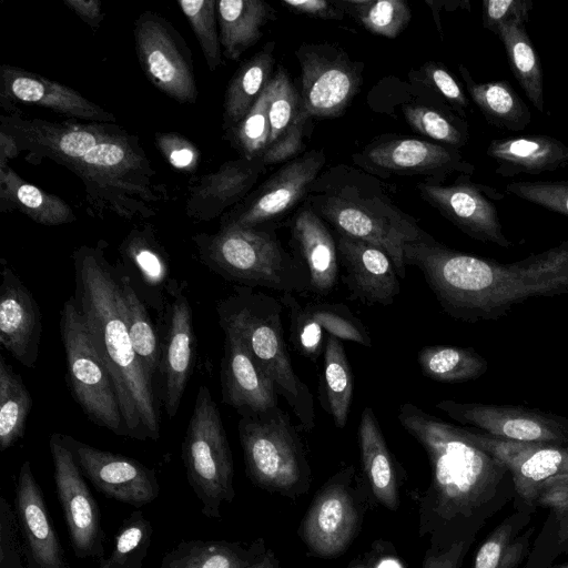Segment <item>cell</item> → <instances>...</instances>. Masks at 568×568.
<instances>
[{"label": "cell", "mask_w": 568, "mask_h": 568, "mask_svg": "<svg viewBox=\"0 0 568 568\" xmlns=\"http://www.w3.org/2000/svg\"><path fill=\"white\" fill-rule=\"evenodd\" d=\"M201 263L225 281L245 287L303 293L310 276L272 226H220L192 236Z\"/></svg>", "instance_id": "7"}, {"label": "cell", "mask_w": 568, "mask_h": 568, "mask_svg": "<svg viewBox=\"0 0 568 568\" xmlns=\"http://www.w3.org/2000/svg\"><path fill=\"white\" fill-rule=\"evenodd\" d=\"M413 79L430 90L445 102L458 116L465 119L469 101L462 85L442 63L428 61L418 71H413Z\"/></svg>", "instance_id": "50"}, {"label": "cell", "mask_w": 568, "mask_h": 568, "mask_svg": "<svg viewBox=\"0 0 568 568\" xmlns=\"http://www.w3.org/2000/svg\"><path fill=\"white\" fill-rule=\"evenodd\" d=\"M105 246L100 241L73 251V298L112 378L128 437L158 440L161 416L153 382L133 348L119 300L118 273L105 256Z\"/></svg>", "instance_id": "3"}, {"label": "cell", "mask_w": 568, "mask_h": 568, "mask_svg": "<svg viewBox=\"0 0 568 568\" xmlns=\"http://www.w3.org/2000/svg\"><path fill=\"white\" fill-rule=\"evenodd\" d=\"M84 477L108 498L141 507L156 499L160 485L153 469L128 456L93 447L60 434Z\"/></svg>", "instance_id": "19"}, {"label": "cell", "mask_w": 568, "mask_h": 568, "mask_svg": "<svg viewBox=\"0 0 568 568\" xmlns=\"http://www.w3.org/2000/svg\"><path fill=\"white\" fill-rule=\"evenodd\" d=\"M408 125L417 133L454 149L465 146L469 140L468 123L449 106H428L406 103L402 106Z\"/></svg>", "instance_id": "43"}, {"label": "cell", "mask_w": 568, "mask_h": 568, "mask_svg": "<svg viewBox=\"0 0 568 568\" xmlns=\"http://www.w3.org/2000/svg\"><path fill=\"white\" fill-rule=\"evenodd\" d=\"M511 72L528 100L544 112V74L539 57L526 30V22L511 20L498 28Z\"/></svg>", "instance_id": "37"}, {"label": "cell", "mask_w": 568, "mask_h": 568, "mask_svg": "<svg viewBox=\"0 0 568 568\" xmlns=\"http://www.w3.org/2000/svg\"><path fill=\"white\" fill-rule=\"evenodd\" d=\"M323 371L320 379V402L337 428H344L353 399L352 368L343 341L327 336L324 347Z\"/></svg>", "instance_id": "38"}, {"label": "cell", "mask_w": 568, "mask_h": 568, "mask_svg": "<svg viewBox=\"0 0 568 568\" xmlns=\"http://www.w3.org/2000/svg\"><path fill=\"white\" fill-rule=\"evenodd\" d=\"M59 327L73 398L92 423L128 437L112 378L92 343L73 296L62 305Z\"/></svg>", "instance_id": "10"}, {"label": "cell", "mask_w": 568, "mask_h": 568, "mask_svg": "<svg viewBox=\"0 0 568 568\" xmlns=\"http://www.w3.org/2000/svg\"><path fill=\"white\" fill-rule=\"evenodd\" d=\"M155 145L165 161L175 170L192 173L200 162V151L189 139L176 132H159Z\"/></svg>", "instance_id": "54"}, {"label": "cell", "mask_w": 568, "mask_h": 568, "mask_svg": "<svg viewBox=\"0 0 568 568\" xmlns=\"http://www.w3.org/2000/svg\"><path fill=\"white\" fill-rule=\"evenodd\" d=\"M267 548L263 538L250 544L229 540H183L168 551L160 568H247Z\"/></svg>", "instance_id": "32"}, {"label": "cell", "mask_w": 568, "mask_h": 568, "mask_svg": "<svg viewBox=\"0 0 568 568\" xmlns=\"http://www.w3.org/2000/svg\"><path fill=\"white\" fill-rule=\"evenodd\" d=\"M153 526L141 510L131 513L114 536L111 554L97 568H143L152 544Z\"/></svg>", "instance_id": "46"}, {"label": "cell", "mask_w": 568, "mask_h": 568, "mask_svg": "<svg viewBox=\"0 0 568 568\" xmlns=\"http://www.w3.org/2000/svg\"><path fill=\"white\" fill-rule=\"evenodd\" d=\"M83 22L97 30L104 20L100 0H62Z\"/></svg>", "instance_id": "60"}, {"label": "cell", "mask_w": 568, "mask_h": 568, "mask_svg": "<svg viewBox=\"0 0 568 568\" xmlns=\"http://www.w3.org/2000/svg\"><path fill=\"white\" fill-rule=\"evenodd\" d=\"M65 169L82 181L87 203L97 215L150 219L168 199L166 189L154 182L155 172L139 138L115 123Z\"/></svg>", "instance_id": "5"}, {"label": "cell", "mask_w": 568, "mask_h": 568, "mask_svg": "<svg viewBox=\"0 0 568 568\" xmlns=\"http://www.w3.org/2000/svg\"><path fill=\"white\" fill-rule=\"evenodd\" d=\"M268 84L248 113L225 135L240 158L255 159L265 153L270 144Z\"/></svg>", "instance_id": "47"}, {"label": "cell", "mask_w": 568, "mask_h": 568, "mask_svg": "<svg viewBox=\"0 0 568 568\" xmlns=\"http://www.w3.org/2000/svg\"><path fill=\"white\" fill-rule=\"evenodd\" d=\"M310 118L303 108L295 124L263 154L262 158L266 166L285 163L300 155L304 149L303 136Z\"/></svg>", "instance_id": "56"}, {"label": "cell", "mask_w": 568, "mask_h": 568, "mask_svg": "<svg viewBox=\"0 0 568 568\" xmlns=\"http://www.w3.org/2000/svg\"><path fill=\"white\" fill-rule=\"evenodd\" d=\"M13 210L47 226L77 221L73 210L64 200L24 181L7 164L0 166V212Z\"/></svg>", "instance_id": "34"}, {"label": "cell", "mask_w": 568, "mask_h": 568, "mask_svg": "<svg viewBox=\"0 0 568 568\" xmlns=\"http://www.w3.org/2000/svg\"><path fill=\"white\" fill-rule=\"evenodd\" d=\"M324 150L305 151L283 163L267 180L242 202L221 216L220 226H272L287 215L301 201L324 170Z\"/></svg>", "instance_id": "14"}, {"label": "cell", "mask_w": 568, "mask_h": 568, "mask_svg": "<svg viewBox=\"0 0 568 568\" xmlns=\"http://www.w3.org/2000/svg\"><path fill=\"white\" fill-rule=\"evenodd\" d=\"M406 266H416L439 305L466 322L497 321L535 297L568 293V240L513 263L456 251L432 235L406 243Z\"/></svg>", "instance_id": "2"}, {"label": "cell", "mask_w": 568, "mask_h": 568, "mask_svg": "<svg viewBox=\"0 0 568 568\" xmlns=\"http://www.w3.org/2000/svg\"><path fill=\"white\" fill-rule=\"evenodd\" d=\"M527 513L504 519L478 548L471 568H517L529 550L531 529L524 527Z\"/></svg>", "instance_id": "40"}, {"label": "cell", "mask_w": 568, "mask_h": 568, "mask_svg": "<svg viewBox=\"0 0 568 568\" xmlns=\"http://www.w3.org/2000/svg\"><path fill=\"white\" fill-rule=\"evenodd\" d=\"M419 196L469 237L507 248L513 243L503 232L498 207L505 194L460 174L455 182L425 179L416 184Z\"/></svg>", "instance_id": "16"}, {"label": "cell", "mask_w": 568, "mask_h": 568, "mask_svg": "<svg viewBox=\"0 0 568 568\" xmlns=\"http://www.w3.org/2000/svg\"><path fill=\"white\" fill-rule=\"evenodd\" d=\"M355 166L377 176L422 175L444 182L450 174L471 175L475 165L457 149L436 142L383 135L352 155Z\"/></svg>", "instance_id": "15"}, {"label": "cell", "mask_w": 568, "mask_h": 568, "mask_svg": "<svg viewBox=\"0 0 568 568\" xmlns=\"http://www.w3.org/2000/svg\"><path fill=\"white\" fill-rule=\"evenodd\" d=\"M280 302L288 311L290 341L303 357L316 362L324 353L327 336L372 346L368 331L344 304L310 302L302 304L293 293H283Z\"/></svg>", "instance_id": "21"}, {"label": "cell", "mask_w": 568, "mask_h": 568, "mask_svg": "<svg viewBox=\"0 0 568 568\" xmlns=\"http://www.w3.org/2000/svg\"><path fill=\"white\" fill-rule=\"evenodd\" d=\"M245 471L257 487L297 498L308 491L311 468L300 435L278 406L237 424Z\"/></svg>", "instance_id": "8"}, {"label": "cell", "mask_w": 568, "mask_h": 568, "mask_svg": "<svg viewBox=\"0 0 568 568\" xmlns=\"http://www.w3.org/2000/svg\"><path fill=\"white\" fill-rule=\"evenodd\" d=\"M280 300L255 288L235 285L216 304L219 324L235 333L273 382L296 416L301 427H315V408L308 386L294 372L284 338Z\"/></svg>", "instance_id": "6"}, {"label": "cell", "mask_w": 568, "mask_h": 568, "mask_svg": "<svg viewBox=\"0 0 568 568\" xmlns=\"http://www.w3.org/2000/svg\"><path fill=\"white\" fill-rule=\"evenodd\" d=\"M134 43L140 67L148 80L169 98L194 104L199 97L192 52L164 17L142 12L134 21Z\"/></svg>", "instance_id": "12"}, {"label": "cell", "mask_w": 568, "mask_h": 568, "mask_svg": "<svg viewBox=\"0 0 568 568\" xmlns=\"http://www.w3.org/2000/svg\"><path fill=\"white\" fill-rule=\"evenodd\" d=\"M342 276L353 300L388 306L399 294V276L390 257L365 241L335 233Z\"/></svg>", "instance_id": "25"}, {"label": "cell", "mask_w": 568, "mask_h": 568, "mask_svg": "<svg viewBox=\"0 0 568 568\" xmlns=\"http://www.w3.org/2000/svg\"><path fill=\"white\" fill-rule=\"evenodd\" d=\"M486 154L496 163L495 172L503 178L520 173L537 175L568 164V146L546 134L494 139Z\"/></svg>", "instance_id": "30"}, {"label": "cell", "mask_w": 568, "mask_h": 568, "mask_svg": "<svg viewBox=\"0 0 568 568\" xmlns=\"http://www.w3.org/2000/svg\"><path fill=\"white\" fill-rule=\"evenodd\" d=\"M118 273V272H116ZM119 300L135 354L150 381L160 369L162 346L130 277L118 273Z\"/></svg>", "instance_id": "39"}, {"label": "cell", "mask_w": 568, "mask_h": 568, "mask_svg": "<svg viewBox=\"0 0 568 568\" xmlns=\"http://www.w3.org/2000/svg\"><path fill=\"white\" fill-rule=\"evenodd\" d=\"M397 418L425 449L432 469L430 485L419 501V536L437 547L475 537L505 500L500 489L509 471L475 445L463 427L412 403L399 406Z\"/></svg>", "instance_id": "1"}, {"label": "cell", "mask_w": 568, "mask_h": 568, "mask_svg": "<svg viewBox=\"0 0 568 568\" xmlns=\"http://www.w3.org/2000/svg\"><path fill=\"white\" fill-rule=\"evenodd\" d=\"M263 158H239L216 171L200 176L190 186L186 215L195 222H210L242 202L266 171Z\"/></svg>", "instance_id": "27"}, {"label": "cell", "mask_w": 568, "mask_h": 568, "mask_svg": "<svg viewBox=\"0 0 568 568\" xmlns=\"http://www.w3.org/2000/svg\"><path fill=\"white\" fill-rule=\"evenodd\" d=\"M458 70L471 101L490 125L519 132L530 124L528 105L508 81L477 82L464 64Z\"/></svg>", "instance_id": "35"}, {"label": "cell", "mask_w": 568, "mask_h": 568, "mask_svg": "<svg viewBox=\"0 0 568 568\" xmlns=\"http://www.w3.org/2000/svg\"><path fill=\"white\" fill-rule=\"evenodd\" d=\"M179 6L187 19L210 71L222 63L216 0H182Z\"/></svg>", "instance_id": "49"}, {"label": "cell", "mask_w": 568, "mask_h": 568, "mask_svg": "<svg viewBox=\"0 0 568 568\" xmlns=\"http://www.w3.org/2000/svg\"><path fill=\"white\" fill-rule=\"evenodd\" d=\"M295 55L301 67L302 105L311 118H336L359 92L363 65L333 43H303Z\"/></svg>", "instance_id": "13"}, {"label": "cell", "mask_w": 568, "mask_h": 568, "mask_svg": "<svg viewBox=\"0 0 568 568\" xmlns=\"http://www.w3.org/2000/svg\"><path fill=\"white\" fill-rule=\"evenodd\" d=\"M14 508L0 496V568H27Z\"/></svg>", "instance_id": "53"}, {"label": "cell", "mask_w": 568, "mask_h": 568, "mask_svg": "<svg viewBox=\"0 0 568 568\" xmlns=\"http://www.w3.org/2000/svg\"><path fill=\"white\" fill-rule=\"evenodd\" d=\"M435 407L453 420L498 439L568 445V419L539 409L453 399L439 400Z\"/></svg>", "instance_id": "17"}, {"label": "cell", "mask_w": 568, "mask_h": 568, "mask_svg": "<svg viewBox=\"0 0 568 568\" xmlns=\"http://www.w3.org/2000/svg\"><path fill=\"white\" fill-rule=\"evenodd\" d=\"M364 477V476H363ZM347 466L333 475L316 493L305 513L298 536L316 557L332 558L345 552L359 532L366 509L365 478Z\"/></svg>", "instance_id": "11"}, {"label": "cell", "mask_w": 568, "mask_h": 568, "mask_svg": "<svg viewBox=\"0 0 568 568\" xmlns=\"http://www.w3.org/2000/svg\"><path fill=\"white\" fill-rule=\"evenodd\" d=\"M463 428L475 445L505 465L515 491L527 506L536 505L545 483L568 475V445L503 440L470 427Z\"/></svg>", "instance_id": "20"}, {"label": "cell", "mask_w": 568, "mask_h": 568, "mask_svg": "<svg viewBox=\"0 0 568 568\" xmlns=\"http://www.w3.org/2000/svg\"><path fill=\"white\" fill-rule=\"evenodd\" d=\"M55 490L77 558H104L101 511L60 434L50 436Z\"/></svg>", "instance_id": "18"}, {"label": "cell", "mask_w": 568, "mask_h": 568, "mask_svg": "<svg viewBox=\"0 0 568 568\" xmlns=\"http://www.w3.org/2000/svg\"><path fill=\"white\" fill-rule=\"evenodd\" d=\"M551 568H568V561Z\"/></svg>", "instance_id": "63"}, {"label": "cell", "mask_w": 568, "mask_h": 568, "mask_svg": "<svg viewBox=\"0 0 568 568\" xmlns=\"http://www.w3.org/2000/svg\"><path fill=\"white\" fill-rule=\"evenodd\" d=\"M13 508L21 535L26 567L68 568L64 549L29 460H24L19 470Z\"/></svg>", "instance_id": "24"}, {"label": "cell", "mask_w": 568, "mask_h": 568, "mask_svg": "<svg viewBox=\"0 0 568 568\" xmlns=\"http://www.w3.org/2000/svg\"><path fill=\"white\" fill-rule=\"evenodd\" d=\"M274 42H268L235 71L224 94V132L234 128L262 95L274 75Z\"/></svg>", "instance_id": "36"}, {"label": "cell", "mask_w": 568, "mask_h": 568, "mask_svg": "<svg viewBox=\"0 0 568 568\" xmlns=\"http://www.w3.org/2000/svg\"><path fill=\"white\" fill-rule=\"evenodd\" d=\"M184 286V282L179 285L175 281L166 286L171 303L159 371L161 399L169 418H173L180 408L196 356L192 310Z\"/></svg>", "instance_id": "22"}, {"label": "cell", "mask_w": 568, "mask_h": 568, "mask_svg": "<svg viewBox=\"0 0 568 568\" xmlns=\"http://www.w3.org/2000/svg\"><path fill=\"white\" fill-rule=\"evenodd\" d=\"M120 251L123 258L138 271L148 287L161 288L168 282L169 258L152 227L131 230L122 241Z\"/></svg>", "instance_id": "44"}, {"label": "cell", "mask_w": 568, "mask_h": 568, "mask_svg": "<svg viewBox=\"0 0 568 568\" xmlns=\"http://www.w3.org/2000/svg\"><path fill=\"white\" fill-rule=\"evenodd\" d=\"M270 144L277 142L295 124L303 111L300 92L295 89L287 71L278 67L268 83ZM268 149V148H267Z\"/></svg>", "instance_id": "48"}, {"label": "cell", "mask_w": 568, "mask_h": 568, "mask_svg": "<svg viewBox=\"0 0 568 568\" xmlns=\"http://www.w3.org/2000/svg\"><path fill=\"white\" fill-rule=\"evenodd\" d=\"M216 14L223 55L236 61L262 37L275 19L274 8L264 0H217Z\"/></svg>", "instance_id": "33"}, {"label": "cell", "mask_w": 568, "mask_h": 568, "mask_svg": "<svg viewBox=\"0 0 568 568\" xmlns=\"http://www.w3.org/2000/svg\"><path fill=\"white\" fill-rule=\"evenodd\" d=\"M383 181L357 166L336 164L323 170L304 204L335 233L383 250L400 280L406 276L404 246L427 237L415 217L399 209Z\"/></svg>", "instance_id": "4"}, {"label": "cell", "mask_w": 568, "mask_h": 568, "mask_svg": "<svg viewBox=\"0 0 568 568\" xmlns=\"http://www.w3.org/2000/svg\"><path fill=\"white\" fill-rule=\"evenodd\" d=\"M0 275V344L20 364L33 368L42 333L39 305L4 258Z\"/></svg>", "instance_id": "26"}, {"label": "cell", "mask_w": 568, "mask_h": 568, "mask_svg": "<svg viewBox=\"0 0 568 568\" xmlns=\"http://www.w3.org/2000/svg\"><path fill=\"white\" fill-rule=\"evenodd\" d=\"M290 246L308 273V291L317 296L334 291L339 262L336 240L327 223L305 204L291 220Z\"/></svg>", "instance_id": "29"}, {"label": "cell", "mask_w": 568, "mask_h": 568, "mask_svg": "<svg viewBox=\"0 0 568 568\" xmlns=\"http://www.w3.org/2000/svg\"><path fill=\"white\" fill-rule=\"evenodd\" d=\"M181 456L201 513L220 518L221 507L235 497L234 465L219 407L205 385L197 389Z\"/></svg>", "instance_id": "9"}, {"label": "cell", "mask_w": 568, "mask_h": 568, "mask_svg": "<svg viewBox=\"0 0 568 568\" xmlns=\"http://www.w3.org/2000/svg\"><path fill=\"white\" fill-rule=\"evenodd\" d=\"M358 445L363 476L373 497L386 509L397 510L399 493L395 463L374 410L368 406L361 414Z\"/></svg>", "instance_id": "31"}, {"label": "cell", "mask_w": 568, "mask_h": 568, "mask_svg": "<svg viewBox=\"0 0 568 568\" xmlns=\"http://www.w3.org/2000/svg\"><path fill=\"white\" fill-rule=\"evenodd\" d=\"M508 194L568 216V180L564 181H518L505 187Z\"/></svg>", "instance_id": "52"}, {"label": "cell", "mask_w": 568, "mask_h": 568, "mask_svg": "<svg viewBox=\"0 0 568 568\" xmlns=\"http://www.w3.org/2000/svg\"><path fill=\"white\" fill-rule=\"evenodd\" d=\"M422 373L440 383H463L479 378L488 369V362L470 347L425 346L418 351Z\"/></svg>", "instance_id": "41"}, {"label": "cell", "mask_w": 568, "mask_h": 568, "mask_svg": "<svg viewBox=\"0 0 568 568\" xmlns=\"http://www.w3.org/2000/svg\"><path fill=\"white\" fill-rule=\"evenodd\" d=\"M474 539L463 538L445 547L429 545L422 568H459Z\"/></svg>", "instance_id": "57"}, {"label": "cell", "mask_w": 568, "mask_h": 568, "mask_svg": "<svg viewBox=\"0 0 568 568\" xmlns=\"http://www.w3.org/2000/svg\"><path fill=\"white\" fill-rule=\"evenodd\" d=\"M0 103L9 110L14 103L49 109L67 118L88 122L115 123L116 116L74 89L20 67H0Z\"/></svg>", "instance_id": "23"}, {"label": "cell", "mask_w": 568, "mask_h": 568, "mask_svg": "<svg viewBox=\"0 0 568 568\" xmlns=\"http://www.w3.org/2000/svg\"><path fill=\"white\" fill-rule=\"evenodd\" d=\"M536 504L549 509L552 515L555 550L568 554V475L545 483Z\"/></svg>", "instance_id": "51"}, {"label": "cell", "mask_w": 568, "mask_h": 568, "mask_svg": "<svg viewBox=\"0 0 568 568\" xmlns=\"http://www.w3.org/2000/svg\"><path fill=\"white\" fill-rule=\"evenodd\" d=\"M20 154L14 139L7 132L0 130V166L9 164L10 160Z\"/></svg>", "instance_id": "61"}, {"label": "cell", "mask_w": 568, "mask_h": 568, "mask_svg": "<svg viewBox=\"0 0 568 568\" xmlns=\"http://www.w3.org/2000/svg\"><path fill=\"white\" fill-rule=\"evenodd\" d=\"M388 544L378 541L373 545L369 552L356 559L348 568H404Z\"/></svg>", "instance_id": "59"}, {"label": "cell", "mask_w": 568, "mask_h": 568, "mask_svg": "<svg viewBox=\"0 0 568 568\" xmlns=\"http://www.w3.org/2000/svg\"><path fill=\"white\" fill-rule=\"evenodd\" d=\"M346 14L373 34L394 39L408 26L412 11L404 0H336Z\"/></svg>", "instance_id": "45"}, {"label": "cell", "mask_w": 568, "mask_h": 568, "mask_svg": "<svg viewBox=\"0 0 568 568\" xmlns=\"http://www.w3.org/2000/svg\"><path fill=\"white\" fill-rule=\"evenodd\" d=\"M534 8L530 0H484L483 27L497 36L498 28L505 22L520 20L527 22Z\"/></svg>", "instance_id": "55"}, {"label": "cell", "mask_w": 568, "mask_h": 568, "mask_svg": "<svg viewBox=\"0 0 568 568\" xmlns=\"http://www.w3.org/2000/svg\"><path fill=\"white\" fill-rule=\"evenodd\" d=\"M281 3L296 14L323 20H343L346 16L336 0H282Z\"/></svg>", "instance_id": "58"}, {"label": "cell", "mask_w": 568, "mask_h": 568, "mask_svg": "<svg viewBox=\"0 0 568 568\" xmlns=\"http://www.w3.org/2000/svg\"><path fill=\"white\" fill-rule=\"evenodd\" d=\"M247 568H282L278 558L272 549H267L264 556Z\"/></svg>", "instance_id": "62"}, {"label": "cell", "mask_w": 568, "mask_h": 568, "mask_svg": "<svg viewBox=\"0 0 568 568\" xmlns=\"http://www.w3.org/2000/svg\"><path fill=\"white\" fill-rule=\"evenodd\" d=\"M32 398L21 376L0 356V450L24 436Z\"/></svg>", "instance_id": "42"}, {"label": "cell", "mask_w": 568, "mask_h": 568, "mask_svg": "<svg viewBox=\"0 0 568 568\" xmlns=\"http://www.w3.org/2000/svg\"><path fill=\"white\" fill-rule=\"evenodd\" d=\"M222 402L242 416H252L277 407L273 382L257 365L242 339L224 331L221 361Z\"/></svg>", "instance_id": "28"}]
</instances>
